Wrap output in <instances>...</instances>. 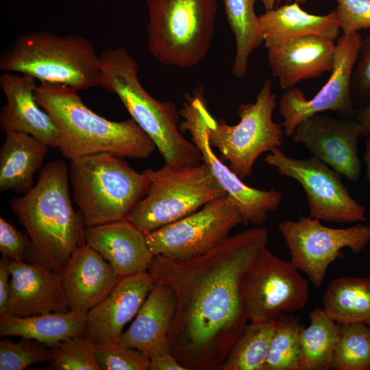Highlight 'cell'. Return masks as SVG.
<instances>
[{"instance_id":"obj_28","label":"cell","mask_w":370,"mask_h":370,"mask_svg":"<svg viewBox=\"0 0 370 370\" xmlns=\"http://www.w3.org/2000/svg\"><path fill=\"white\" fill-rule=\"evenodd\" d=\"M310 324L301 332V370L332 369L340 324L324 308H316L309 313Z\"/></svg>"},{"instance_id":"obj_32","label":"cell","mask_w":370,"mask_h":370,"mask_svg":"<svg viewBox=\"0 0 370 370\" xmlns=\"http://www.w3.org/2000/svg\"><path fill=\"white\" fill-rule=\"evenodd\" d=\"M332 369H370V326L364 323L340 324Z\"/></svg>"},{"instance_id":"obj_6","label":"cell","mask_w":370,"mask_h":370,"mask_svg":"<svg viewBox=\"0 0 370 370\" xmlns=\"http://www.w3.org/2000/svg\"><path fill=\"white\" fill-rule=\"evenodd\" d=\"M73 199L86 227L125 219L146 195L150 180L123 157L102 153L70 160Z\"/></svg>"},{"instance_id":"obj_38","label":"cell","mask_w":370,"mask_h":370,"mask_svg":"<svg viewBox=\"0 0 370 370\" xmlns=\"http://www.w3.org/2000/svg\"><path fill=\"white\" fill-rule=\"evenodd\" d=\"M352 97L370 103V34L362 39L352 77Z\"/></svg>"},{"instance_id":"obj_41","label":"cell","mask_w":370,"mask_h":370,"mask_svg":"<svg viewBox=\"0 0 370 370\" xmlns=\"http://www.w3.org/2000/svg\"><path fill=\"white\" fill-rule=\"evenodd\" d=\"M356 119L362 129V136H367L370 132V103L360 108L356 115Z\"/></svg>"},{"instance_id":"obj_21","label":"cell","mask_w":370,"mask_h":370,"mask_svg":"<svg viewBox=\"0 0 370 370\" xmlns=\"http://www.w3.org/2000/svg\"><path fill=\"white\" fill-rule=\"evenodd\" d=\"M85 239L120 278L147 272L155 256L146 235L125 219L86 227Z\"/></svg>"},{"instance_id":"obj_20","label":"cell","mask_w":370,"mask_h":370,"mask_svg":"<svg viewBox=\"0 0 370 370\" xmlns=\"http://www.w3.org/2000/svg\"><path fill=\"white\" fill-rule=\"evenodd\" d=\"M70 310L87 313L112 291L120 277L96 250L77 249L61 273Z\"/></svg>"},{"instance_id":"obj_40","label":"cell","mask_w":370,"mask_h":370,"mask_svg":"<svg viewBox=\"0 0 370 370\" xmlns=\"http://www.w3.org/2000/svg\"><path fill=\"white\" fill-rule=\"evenodd\" d=\"M150 359L149 370H187L171 351L155 355Z\"/></svg>"},{"instance_id":"obj_5","label":"cell","mask_w":370,"mask_h":370,"mask_svg":"<svg viewBox=\"0 0 370 370\" xmlns=\"http://www.w3.org/2000/svg\"><path fill=\"white\" fill-rule=\"evenodd\" d=\"M0 69L77 91L101 85L99 56L92 42L79 34L38 31L19 35L2 51Z\"/></svg>"},{"instance_id":"obj_18","label":"cell","mask_w":370,"mask_h":370,"mask_svg":"<svg viewBox=\"0 0 370 370\" xmlns=\"http://www.w3.org/2000/svg\"><path fill=\"white\" fill-rule=\"evenodd\" d=\"M154 284L148 271L120 278L109 295L87 312L85 336L94 343L119 341Z\"/></svg>"},{"instance_id":"obj_12","label":"cell","mask_w":370,"mask_h":370,"mask_svg":"<svg viewBox=\"0 0 370 370\" xmlns=\"http://www.w3.org/2000/svg\"><path fill=\"white\" fill-rule=\"evenodd\" d=\"M206 108L202 89L196 90L193 95H186L183 106L179 110L183 119L179 124L180 130L190 134V140L199 150L202 161L237 206L243 224L262 225L268 213L278 208L282 193L275 188L260 190L247 185L214 154L208 138L204 114Z\"/></svg>"},{"instance_id":"obj_45","label":"cell","mask_w":370,"mask_h":370,"mask_svg":"<svg viewBox=\"0 0 370 370\" xmlns=\"http://www.w3.org/2000/svg\"><path fill=\"white\" fill-rule=\"evenodd\" d=\"M370 370V369H369Z\"/></svg>"},{"instance_id":"obj_14","label":"cell","mask_w":370,"mask_h":370,"mask_svg":"<svg viewBox=\"0 0 370 370\" xmlns=\"http://www.w3.org/2000/svg\"><path fill=\"white\" fill-rule=\"evenodd\" d=\"M243 293L249 322L275 321L305 307L308 281L291 262L277 257L266 247L247 273Z\"/></svg>"},{"instance_id":"obj_36","label":"cell","mask_w":370,"mask_h":370,"mask_svg":"<svg viewBox=\"0 0 370 370\" xmlns=\"http://www.w3.org/2000/svg\"><path fill=\"white\" fill-rule=\"evenodd\" d=\"M336 12L343 34L370 29V0H335Z\"/></svg>"},{"instance_id":"obj_11","label":"cell","mask_w":370,"mask_h":370,"mask_svg":"<svg viewBox=\"0 0 370 370\" xmlns=\"http://www.w3.org/2000/svg\"><path fill=\"white\" fill-rule=\"evenodd\" d=\"M243 223L234 202L226 195L197 211L146 235L154 256L187 259L208 253Z\"/></svg>"},{"instance_id":"obj_35","label":"cell","mask_w":370,"mask_h":370,"mask_svg":"<svg viewBox=\"0 0 370 370\" xmlns=\"http://www.w3.org/2000/svg\"><path fill=\"white\" fill-rule=\"evenodd\" d=\"M95 344L100 370H149L150 357L142 351L119 341Z\"/></svg>"},{"instance_id":"obj_26","label":"cell","mask_w":370,"mask_h":370,"mask_svg":"<svg viewBox=\"0 0 370 370\" xmlns=\"http://www.w3.org/2000/svg\"><path fill=\"white\" fill-rule=\"evenodd\" d=\"M86 314L69 310L28 317L5 314L0 318V336L31 338L51 347L70 338L84 335Z\"/></svg>"},{"instance_id":"obj_17","label":"cell","mask_w":370,"mask_h":370,"mask_svg":"<svg viewBox=\"0 0 370 370\" xmlns=\"http://www.w3.org/2000/svg\"><path fill=\"white\" fill-rule=\"evenodd\" d=\"M10 274L5 314L28 317L70 310L60 273L40 264L10 260Z\"/></svg>"},{"instance_id":"obj_24","label":"cell","mask_w":370,"mask_h":370,"mask_svg":"<svg viewBox=\"0 0 370 370\" xmlns=\"http://www.w3.org/2000/svg\"><path fill=\"white\" fill-rule=\"evenodd\" d=\"M263 43L268 49L305 36H316L335 42L339 23L336 10L316 15L304 10L297 2L267 10L259 16Z\"/></svg>"},{"instance_id":"obj_15","label":"cell","mask_w":370,"mask_h":370,"mask_svg":"<svg viewBox=\"0 0 370 370\" xmlns=\"http://www.w3.org/2000/svg\"><path fill=\"white\" fill-rule=\"evenodd\" d=\"M362 38L359 32L343 34L336 42L334 66L330 78L310 99L301 90L291 88L282 95L279 112L283 117L284 133L291 137L297 126L304 119L326 111L336 112L345 117L354 113L352 95V77Z\"/></svg>"},{"instance_id":"obj_25","label":"cell","mask_w":370,"mask_h":370,"mask_svg":"<svg viewBox=\"0 0 370 370\" xmlns=\"http://www.w3.org/2000/svg\"><path fill=\"white\" fill-rule=\"evenodd\" d=\"M48 148L30 134L6 132L0 150V190L23 194L30 190L34 175L42 166Z\"/></svg>"},{"instance_id":"obj_27","label":"cell","mask_w":370,"mask_h":370,"mask_svg":"<svg viewBox=\"0 0 370 370\" xmlns=\"http://www.w3.org/2000/svg\"><path fill=\"white\" fill-rule=\"evenodd\" d=\"M326 313L339 324L370 320V277L332 280L322 296Z\"/></svg>"},{"instance_id":"obj_9","label":"cell","mask_w":370,"mask_h":370,"mask_svg":"<svg viewBox=\"0 0 370 370\" xmlns=\"http://www.w3.org/2000/svg\"><path fill=\"white\" fill-rule=\"evenodd\" d=\"M276 99L271 81L266 79L254 102L239 106L240 121L236 125H230L222 119L217 121L208 107L205 110L209 143L243 180L251 175L253 166L262 153L283 143L282 125L273 119Z\"/></svg>"},{"instance_id":"obj_29","label":"cell","mask_w":370,"mask_h":370,"mask_svg":"<svg viewBox=\"0 0 370 370\" xmlns=\"http://www.w3.org/2000/svg\"><path fill=\"white\" fill-rule=\"evenodd\" d=\"M256 1L223 0L227 21L236 40L232 71L239 79L247 72L250 55L263 42L260 18L254 10Z\"/></svg>"},{"instance_id":"obj_13","label":"cell","mask_w":370,"mask_h":370,"mask_svg":"<svg viewBox=\"0 0 370 370\" xmlns=\"http://www.w3.org/2000/svg\"><path fill=\"white\" fill-rule=\"evenodd\" d=\"M264 158L280 175L297 180L304 188L308 216L325 222L357 223L367 220L366 210L349 194L341 175L312 156L297 159L286 156L280 147Z\"/></svg>"},{"instance_id":"obj_4","label":"cell","mask_w":370,"mask_h":370,"mask_svg":"<svg viewBox=\"0 0 370 370\" xmlns=\"http://www.w3.org/2000/svg\"><path fill=\"white\" fill-rule=\"evenodd\" d=\"M99 62L100 86L119 97L131 118L153 142L165 164L183 169L203 162L198 148L181 134L180 116L174 103L158 101L144 89L138 62L124 47L103 51Z\"/></svg>"},{"instance_id":"obj_3","label":"cell","mask_w":370,"mask_h":370,"mask_svg":"<svg viewBox=\"0 0 370 370\" xmlns=\"http://www.w3.org/2000/svg\"><path fill=\"white\" fill-rule=\"evenodd\" d=\"M68 86L40 82L34 90L38 104L51 118L58 133L57 148L67 159L102 153L145 159L156 149L151 139L132 119L112 121L83 102Z\"/></svg>"},{"instance_id":"obj_16","label":"cell","mask_w":370,"mask_h":370,"mask_svg":"<svg viewBox=\"0 0 370 370\" xmlns=\"http://www.w3.org/2000/svg\"><path fill=\"white\" fill-rule=\"evenodd\" d=\"M362 134V127L356 119H336L318 113L302 121L291 137L312 156L355 182L361 174L358 142Z\"/></svg>"},{"instance_id":"obj_37","label":"cell","mask_w":370,"mask_h":370,"mask_svg":"<svg viewBox=\"0 0 370 370\" xmlns=\"http://www.w3.org/2000/svg\"><path fill=\"white\" fill-rule=\"evenodd\" d=\"M31 239L10 222L0 217V251L10 260H28Z\"/></svg>"},{"instance_id":"obj_44","label":"cell","mask_w":370,"mask_h":370,"mask_svg":"<svg viewBox=\"0 0 370 370\" xmlns=\"http://www.w3.org/2000/svg\"><path fill=\"white\" fill-rule=\"evenodd\" d=\"M367 324L370 326V320L367 322Z\"/></svg>"},{"instance_id":"obj_22","label":"cell","mask_w":370,"mask_h":370,"mask_svg":"<svg viewBox=\"0 0 370 370\" xmlns=\"http://www.w3.org/2000/svg\"><path fill=\"white\" fill-rule=\"evenodd\" d=\"M336 43L316 36H305L267 49V60L280 86L287 90L302 80L331 72Z\"/></svg>"},{"instance_id":"obj_42","label":"cell","mask_w":370,"mask_h":370,"mask_svg":"<svg viewBox=\"0 0 370 370\" xmlns=\"http://www.w3.org/2000/svg\"><path fill=\"white\" fill-rule=\"evenodd\" d=\"M365 143V153L363 160L366 164L367 180L370 187V132L367 136Z\"/></svg>"},{"instance_id":"obj_34","label":"cell","mask_w":370,"mask_h":370,"mask_svg":"<svg viewBox=\"0 0 370 370\" xmlns=\"http://www.w3.org/2000/svg\"><path fill=\"white\" fill-rule=\"evenodd\" d=\"M51 349L38 341L21 337L0 341V370H22L39 362H51Z\"/></svg>"},{"instance_id":"obj_31","label":"cell","mask_w":370,"mask_h":370,"mask_svg":"<svg viewBox=\"0 0 370 370\" xmlns=\"http://www.w3.org/2000/svg\"><path fill=\"white\" fill-rule=\"evenodd\" d=\"M304 325L293 314L275 320L264 370H301V332Z\"/></svg>"},{"instance_id":"obj_19","label":"cell","mask_w":370,"mask_h":370,"mask_svg":"<svg viewBox=\"0 0 370 370\" xmlns=\"http://www.w3.org/2000/svg\"><path fill=\"white\" fill-rule=\"evenodd\" d=\"M36 79L28 75L5 73L0 77V86L7 102L0 112V129L23 132L57 148L56 127L49 115L36 102Z\"/></svg>"},{"instance_id":"obj_10","label":"cell","mask_w":370,"mask_h":370,"mask_svg":"<svg viewBox=\"0 0 370 370\" xmlns=\"http://www.w3.org/2000/svg\"><path fill=\"white\" fill-rule=\"evenodd\" d=\"M279 230L289 249L291 262L315 287L323 284L329 266L343 259L341 249L361 253L370 243V225L361 223L347 228H332L317 219L299 214L297 221L284 220Z\"/></svg>"},{"instance_id":"obj_30","label":"cell","mask_w":370,"mask_h":370,"mask_svg":"<svg viewBox=\"0 0 370 370\" xmlns=\"http://www.w3.org/2000/svg\"><path fill=\"white\" fill-rule=\"evenodd\" d=\"M274 322L248 323L232 347L220 370H264Z\"/></svg>"},{"instance_id":"obj_7","label":"cell","mask_w":370,"mask_h":370,"mask_svg":"<svg viewBox=\"0 0 370 370\" xmlns=\"http://www.w3.org/2000/svg\"><path fill=\"white\" fill-rule=\"evenodd\" d=\"M148 48L161 64L181 68L201 63L211 47L216 0H146Z\"/></svg>"},{"instance_id":"obj_1","label":"cell","mask_w":370,"mask_h":370,"mask_svg":"<svg viewBox=\"0 0 370 370\" xmlns=\"http://www.w3.org/2000/svg\"><path fill=\"white\" fill-rule=\"evenodd\" d=\"M268 239V230L259 227L230 236L199 256H154L148 273L176 297L170 350L187 370H220L249 321L244 280Z\"/></svg>"},{"instance_id":"obj_33","label":"cell","mask_w":370,"mask_h":370,"mask_svg":"<svg viewBox=\"0 0 370 370\" xmlns=\"http://www.w3.org/2000/svg\"><path fill=\"white\" fill-rule=\"evenodd\" d=\"M51 367L57 370H100L95 344L85 334L74 336L49 347Z\"/></svg>"},{"instance_id":"obj_2","label":"cell","mask_w":370,"mask_h":370,"mask_svg":"<svg viewBox=\"0 0 370 370\" xmlns=\"http://www.w3.org/2000/svg\"><path fill=\"white\" fill-rule=\"evenodd\" d=\"M69 180L64 161L49 162L36 185L10 202L31 239L28 260L60 273L74 251L86 245L83 215L73 208Z\"/></svg>"},{"instance_id":"obj_43","label":"cell","mask_w":370,"mask_h":370,"mask_svg":"<svg viewBox=\"0 0 370 370\" xmlns=\"http://www.w3.org/2000/svg\"><path fill=\"white\" fill-rule=\"evenodd\" d=\"M260 1L266 11L273 10L278 7L282 0H258ZM287 3L297 2L299 4H304L307 0H285Z\"/></svg>"},{"instance_id":"obj_23","label":"cell","mask_w":370,"mask_h":370,"mask_svg":"<svg viewBox=\"0 0 370 370\" xmlns=\"http://www.w3.org/2000/svg\"><path fill=\"white\" fill-rule=\"evenodd\" d=\"M176 297L168 286L155 283L130 327L119 342L147 354L150 358L171 351L168 333L175 317Z\"/></svg>"},{"instance_id":"obj_39","label":"cell","mask_w":370,"mask_h":370,"mask_svg":"<svg viewBox=\"0 0 370 370\" xmlns=\"http://www.w3.org/2000/svg\"><path fill=\"white\" fill-rule=\"evenodd\" d=\"M10 260L3 256L0 260V316L5 314L10 289L9 280Z\"/></svg>"},{"instance_id":"obj_8","label":"cell","mask_w":370,"mask_h":370,"mask_svg":"<svg viewBox=\"0 0 370 370\" xmlns=\"http://www.w3.org/2000/svg\"><path fill=\"white\" fill-rule=\"evenodd\" d=\"M145 172L150 180L149 189L125 219L145 235L227 195L204 162L183 169L164 164Z\"/></svg>"}]
</instances>
